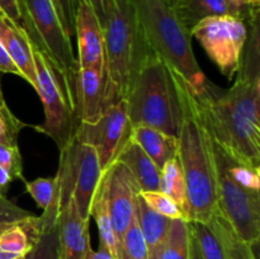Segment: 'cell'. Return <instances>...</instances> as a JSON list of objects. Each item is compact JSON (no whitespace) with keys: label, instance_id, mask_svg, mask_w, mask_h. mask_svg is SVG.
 <instances>
[{"label":"cell","instance_id":"21","mask_svg":"<svg viewBox=\"0 0 260 259\" xmlns=\"http://www.w3.org/2000/svg\"><path fill=\"white\" fill-rule=\"evenodd\" d=\"M41 229V216H30L17 222L0 226V251L25 255L35 244Z\"/></svg>","mask_w":260,"mask_h":259},{"label":"cell","instance_id":"10","mask_svg":"<svg viewBox=\"0 0 260 259\" xmlns=\"http://www.w3.org/2000/svg\"><path fill=\"white\" fill-rule=\"evenodd\" d=\"M57 173L73 188V197L80 217L90 220L91 202L104 173L95 149L74 139L61 151Z\"/></svg>","mask_w":260,"mask_h":259},{"label":"cell","instance_id":"28","mask_svg":"<svg viewBox=\"0 0 260 259\" xmlns=\"http://www.w3.org/2000/svg\"><path fill=\"white\" fill-rule=\"evenodd\" d=\"M190 233L194 238L196 243L198 245L201 258L202 259H225L223 256L222 245L220 240L213 233L212 229L208 223L205 222H196L192 221L189 222Z\"/></svg>","mask_w":260,"mask_h":259},{"label":"cell","instance_id":"34","mask_svg":"<svg viewBox=\"0 0 260 259\" xmlns=\"http://www.w3.org/2000/svg\"><path fill=\"white\" fill-rule=\"evenodd\" d=\"M30 216H33V213L23 210L19 206L8 200L5 196L0 195V226L5 225V223L22 221L24 218L30 217Z\"/></svg>","mask_w":260,"mask_h":259},{"label":"cell","instance_id":"15","mask_svg":"<svg viewBox=\"0 0 260 259\" xmlns=\"http://www.w3.org/2000/svg\"><path fill=\"white\" fill-rule=\"evenodd\" d=\"M106 109V75L79 69L74 90V112L79 123H94Z\"/></svg>","mask_w":260,"mask_h":259},{"label":"cell","instance_id":"25","mask_svg":"<svg viewBox=\"0 0 260 259\" xmlns=\"http://www.w3.org/2000/svg\"><path fill=\"white\" fill-rule=\"evenodd\" d=\"M190 228L183 218H173L169 231L154 259H189Z\"/></svg>","mask_w":260,"mask_h":259},{"label":"cell","instance_id":"30","mask_svg":"<svg viewBox=\"0 0 260 259\" xmlns=\"http://www.w3.org/2000/svg\"><path fill=\"white\" fill-rule=\"evenodd\" d=\"M141 197L146 205L157 213L167 216L169 218H183L188 221L187 215L180 208V206L173 198L162 193L161 190H149V192H140Z\"/></svg>","mask_w":260,"mask_h":259},{"label":"cell","instance_id":"19","mask_svg":"<svg viewBox=\"0 0 260 259\" xmlns=\"http://www.w3.org/2000/svg\"><path fill=\"white\" fill-rule=\"evenodd\" d=\"M58 213L60 190L55 200L41 215V229L25 259H58Z\"/></svg>","mask_w":260,"mask_h":259},{"label":"cell","instance_id":"32","mask_svg":"<svg viewBox=\"0 0 260 259\" xmlns=\"http://www.w3.org/2000/svg\"><path fill=\"white\" fill-rule=\"evenodd\" d=\"M0 165L14 179L23 178V159L18 146H7L0 144Z\"/></svg>","mask_w":260,"mask_h":259},{"label":"cell","instance_id":"1","mask_svg":"<svg viewBox=\"0 0 260 259\" xmlns=\"http://www.w3.org/2000/svg\"><path fill=\"white\" fill-rule=\"evenodd\" d=\"M236 74L230 89L206 80L193 96L211 137L236 161L260 169V74Z\"/></svg>","mask_w":260,"mask_h":259},{"label":"cell","instance_id":"45","mask_svg":"<svg viewBox=\"0 0 260 259\" xmlns=\"http://www.w3.org/2000/svg\"><path fill=\"white\" fill-rule=\"evenodd\" d=\"M167 2H168V4H170V2H172V0H167Z\"/></svg>","mask_w":260,"mask_h":259},{"label":"cell","instance_id":"5","mask_svg":"<svg viewBox=\"0 0 260 259\" xmlns=\"http://www.w3.org/2000/svg\"><path fill=\"white\" fill-rule=\"evenodd\" d=\"M212 139V137H211ZM217 211L251 246L260 238V169L236 161L212 139Z\"/></svg>","mask_w":260,"mask_h":259},{"label":"cell","instance_id":"35","mask_svg":"<svg viewBox=\"0 0 260 259\" xmlns=\"http://www.w3.org/2000/svg\"><path fill=\"white\" fill-rule=\"evenodd\" d=\"M0 17L7 18L18 28H22L19 0H0Z\"/></svg>","mask_w":260,"mask_h":259},{"label":"cell","instance_id":"13","mask_svg":"<svg viewBox=\"0 0 260 259\" xmlns=\"http://www.w3.org/2000/svg\"><path fill=\"white\" fill-rule=\"evenodd\" d=\"M90 246L89 221L80 217L73 189L60 187L58 259H85Z\"/></svg>","mask_w":260,"mask_h":259},{"label":"cell","instance_id":"43","mask_svg":"<svg viewBox=\"0 0 260 259\" xmlns=\"http://www.w3.org/2000/svg\"><path fill=\"white\" fill-rule=\"evenodd\" d=\"M5 99H4V95H3V91H2V86H0V107L2 106H5Z\"/></svg>","mask_w":260,"mask_h":259},{"label":"cell","instance_id":"8","mask_svg":"<svg viewBox=\"0 0 260 259\" xmlns=\"http://www.w3.org/2000/svg\"><path fill=\"white\" fill-rule=\"evenodd\" d=\"M32 48L37 74L36 90L40 94L45 111V122L35 128L50 136L62 151L75 139L79 126L74 112L73 96L57 68L40 48L35 45H32Z\"/></svg>","mask_w":260,"mask_h":259},{"label":"cell","instance_id":"4","mask_svg":"<svg viewBox=\"0 0 260 259\" xmlns=\"http://www.w3.org/2000/svg\"><path fill=\"white\" fill-rule=\"evenodd\" d=\"M126 103L131 126L144 124L178 137L182 102L175 74L152 50L140 66Z\"/></svg>","mask_w":260,"mask_h":259},{"label":"cell","instance_id":"39","mask_svg":"<svg viewBox=\"0 0 260 259\" xmlns=\"http://www.w3.org/2000/svg\"><path fill=\"white\" fill-rule=\"evenodd\" d=\"M85 259H114V256L104 246L99 245L98 250H93V248L90 245L88 248V251H86Z\"/></svg>","mask_w":260,"mask_h":259},{"label":"cell","instance_id":"33","mask_svg":"<svg viewBox=\"0 0 260 259\" xmlns=\"http://www.w3.org/2000/svg\"><path fill=\"white\" fill-rule=\"evenodd\" d=\"M57 13L58 20L69 37L75 35V15L78 0H51Z\"/></svg>","mask_w":260,"mask_h":259},{"label":"cell","instance_id":"29","mask_svg":"<svg viewBox=\"0 0 260 259\" xmlns=\"http://www.w3.org/2000/svg\"><path fill=\"white\" fill-rule=\"evenodd\" d=\"M22 180L27 192L32 196L38 207L42 210H46L52 203L60 190V179L57 174L55 177L37 178L30 182H27L24 178H22Z\"/></svg>","mask_w":260,"mask_h":259},{"label":"cell","instance_id":"14","mask_svg":"<svg viewBox=\"0 0 260 259\" xmlns=\"http://www.w3.org/2000/svg\"><path fill=\"white\" fill-rule=\"evenodd\" d=\"M79 69H94L106 75L103 28L88 0H78L75 15Z\"/></svg>","mask_w":260,"mask_h":259},{"label":"cell","instance_id":"40","mask_svg":"<svg viewBox=\"0 0 260 259\" xmlns=\"http://www.w3.org/2000/svg\"><path fill=\"white\" fill-rule=\"evenodd\" d=\"M13 182V178L10 177L9 173L0 165V195H7L8 189H9L10 183Z\"/></svg>","mask_w":260,"mask_h":259},{"label":"cell","instance_id":"20","mask_svg":"<svg viewBox=\"0 0 260 259\" xmlns=\"http://www.w3.org/2000/svg\"><path fill=\"white\" fill-rule=\"evenodd\" d=\"M135 216L146 243L147 259H154L169 231L173 218L160 215L150 208L140 193L135 203Z\"/></svg>","mask_w":260,"mask_h":259},{"label":"cell","instance_id":"37","mask_svg":"<svg viewBox=\"0 0 260 259\" xmlns=\"http://www.w3.org/2000/svg\"><path fill=\"white\" fill-rule=\"evenodd\" d=\"M89 4L93 8L102 28L108 22L109 15H111L112 9H113V0H88Z\"/></svg>","mask_w":260,"mask_h":259},{"label":"cell","instance_id":"6","mask_svg":"<svg viewBox=\"0 0 260 259\" xmlns=\"http://www.w3.org/2000/svg\"><path fill=\"white\" fill-rule=\"evenodd\" d=\"M147 43L198 94L205 86L206 75L201 70L192 48V36L183 28L167 0H131Z\"/></svg>","mask_w":260,"mask_h":259},{"label":"cell","instance_id":"22","mask_svg":"<svg viewBox=\"0 0 260 259\" xmlns=\"http://www.w3.org/2000/svg\"><path fill=\"white\" fill-rule=\"evenodd\" d=\"M169 5L189 35L193 28L206 18L230 14L225 0H172Z\"/></svg>","mask_w":260,"mask_h":259},{"label":"cell","instance_id":"18","mask_svg":"<svg viewBox=\"0 0 260 259\" xmlns=\"http://www.w3.org/2000/svg\"><path fill=\"white\" fill-rule=\"evenodd\" d=\"M131 139L139 144L145 154L159 169L178 155V137L144 124L131 127Z\"/></svg>","mask_w":260,"mask_h":259},{"label":"cell","instance_id":"16","mask_svg":"<svg viewBox=\"0 0 260 259\" xmlns=\"http://www.w3.org/2000/svg\"><path fill=\"white\" fill-rule=\"evenodd\" d=\"M0 42L14 62L18 70L35 89H37V74H36L33 48L27 33L13 24L4 17H0Z\"/></svg>","mask_w":260,"mask_h":259},{"label":"cell","instance_id":"23","mask_svg":"<svg viewBox=\"0 0 260 259\" xmlns=\"http://www.w3.org/2000/svg\"><path fill=\"white\" fill-rule=\"evenodd\" d=\"M90 217L95 220L99 231V241L101 245L111 251L114 259H117V238L112 225L111 213L108 208V198H107V173L104 172L99 182L98 188L94 195L90 208Z\"/></svg>","mask_w":260,"mask_h":259},{"label":"cell","instance_id":"3","mask_svg":"<svg viewBox=\"0 0 260 259\" xmlns=\"http://www.w3.org/2000/svg\"><path fill=\"white\" fill-rule=\"evenodd\" d=\"M106 55V108L126 101L142 61L151 47L145 38L131 0H113L103 27Z\"/></svg>","mask_w":260,"mask_h":259},{"label":"cell","instance_id":"9","mask_svg":"<svg viewBox=\"0 0 260 259\" xmlns=\"http://www.w3.org/2000/svg\"><path fill=\"white\" fill-rule=\"evenodd\" d=\"M248 24L231 14L203 19L190 32L222 75L233 79L240 66L241 52L248 38Z\"/></svg>","mask_w":260,"mask_h":259},{"label":"cell","instance_id":"27","mask_svg":"<svg viewBox=\"0 0 260 259\" xmlns=\"http://www.w3.org/2000/svg\"><path fill=\"white\" fill-rule=\"evenodd\" d=\"M117 259H147V246L136 216L117 241Z\"/></svg>","mask_w":260,"mask_h":259},{"label":"cell","instance_id":"12","mask_svg":"<svg viewBox=\"0 0 260 259\" xmlns=\"http://www.w3.org/2000/svg\"><path fill=\"white\" fill-rule=\"evenodd\" d=\"M107 173V198L117 241L123 235L135 215V203L140 188L128 168L116 160Z\"/></svg>","mask_w":260,"mask_h":259},{"label":"cell","instance_id":"24","mask_svg":"<svg viewBox=\"0 0 260 259\" xmlns=\"http://www.w3.org/2000/svg\"><path fill=\"white\" fill-rule=\"evenodd\" d=\"M207 223L220 240L225 259H258L254 246L245 243L220 213H216Z\"/></svg>","mask_w":260,"mask_h":259},{"label":"cell","instance_id":"41","mask_svg":"<svg viewBox=\"0 0 260 259\" xmlns=\"http://www.w3.org/2000/svg\"><path fill=\"white\" fill-rule=\"evenodd\" d=\"M189 259H202L201 258L200 250H198V245L196 243L194 238H193L192 233H190V255Z\"/></svg>","mask_w":260,"mask_h":259},{"label":"cell","instance_id":"42","mask_svg":"<svg viewBox=\"0 0 260 259\" xmlns=\"http://www.w3.org/2000/svg\"><path fill=\"white\" fill-rule=\"evenodd\" d=\"M246 2L251 8H259L260 5V0H246Z\"/></svg>","mask_w":260,"mask_h":259},{"label":"cell","instance_id":"2","mask_svg":"<svg viewBox=\"0 0 260 259\" xmlns=\"http://www.w3.org/2000/svg\"><path fill=\"white\" fill-rule=\"evenodd\" d=\"M174 74L182 102L178 157L187 187L188 222L207 223L218 212L212 139L189 86L177 73Z\"/></svg>","mask_w":260,"mask_h":259},{"label":"cell","instance_id":"38","mask_svg":"<svg viewBox=\"0 0 260 259\" xmlns=\"http://www.w3.org/2000/svg\"><path fill=\"white\" fill-rule=\"evenodd\" d=\"M0 71H2V73L15 74V75L18 76H22L20 71L18 70V68L14 65V62L10 60L9 55L7 53L5 48L3 47L2 42H0Z\"/></svg>","mask_w":260,"mask_h":259},{"label":"cell","instance_id":"31","mask_svg":"<svg viewBox=\"0 0 260 259\" xmlns=\"http://www.w3.org/2000/svg\"><path fill=\"white\" fill-rule=\"evenodd\" d=\"M25 126L28 124L18 119L7 104L0 107V144L18 146V136Z\"/></svg>","mask_w":260,"mask_h":259},{"label":"cell","instance_id":"36","mask_svg":"<svg viewBox=\"0 0 260 259\" xmlns=\"http://www.w3.org/2000/svg\"><path fill=\"white\" fill-rule=\"evenodd\" d=\"M225 2L230 10V14L238 17L239 19L244 20L245 23H248L254 13L259 10V8H251L246 0H225Z\"/></svg>","mask_w":260,"mask_h":259},{"label":"cell","instance_id":"26","mask_svg":"<svg viewBox=\"0 0 260 259\" xmlns=\"http://www.w3.org/2000/svg\"><path fill=\"white\" fill-rule=\"evenodd\" d=\"M160 190L175 201L180 206L188 218V202H187V187H185L184 174L179 157L174 156L164 164L161 168V178H160Z\"/></svg>","mask_w":260,"mask_h":259},{"label":"cell","instance_id":"17","mask_svg":"<svg viewBox=\"0 0 260 259\" xmlns=\"http://www.w3.org/2000/svg\"><path fill=\"white\" fill-rule=\"evenodd\" d=\"M116 160L128 168L139 185L140 192L160 190L161 169L156 167V164L145 154L144 150L131 137L122 147Z\"/></svg>","mask_w":260,"mask_h":259},{"label":"cell","instance_id":"44","mask_svg":"<svg viewBox=\"0 0 260 259\" xmlns=\"http://www.w3.org/2000/svg\"><path fill=\"white\" fill-rule=\"evenodd\" d=\"M17 259H25V256L23 255V256H19V258H17Z\"/></svg>","mask_w":260,"mask_h":259},{"label":"cell","instance_id":"11","mask_svg":"<svg viewBox=\"0 0 260 259\" xmlns=\"http://www.w3.org/2000/svg\"><path fill=\"white\" fill-rule=\"evenodd\" d=\"M131 127L126 101H119L107 107L94 123H79L75 139L95 149L102 170L106 172L131 137Z\"/></svg>","mask_w":260,"mask_h":259},{"label":"cell","instance_id":"7","mask_svg":"<svg viewBox=\"0 0 260 259\" xmlns=\"http://www.w3.org/2000/svg\"><path fill=\"white\" fill-rule=\"evenodd\" d=\"M22 28L30 43L40 48L62 74L74 104L78 60L74 55L71 38L63 30L51 0H19Z\"/></svg>","mask_w":260,"mask_h":259}]
</instances>
